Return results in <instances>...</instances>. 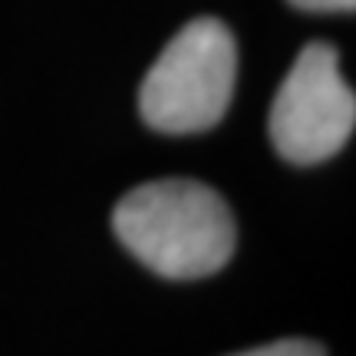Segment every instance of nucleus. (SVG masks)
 <instances>
[{"label": "nucleus", "instance_id": "7ed1b4c3", "mask_svg": "<svg viewBox=\"0 0 356 356\" xmlns=\"http://www.w3.org/2000/svg\"><path fill=\"white\" fill-rule=\"evenodd\" d=\"M356 126V96L330 43H310L270 106V142L293 165H317L343 149Z\"/></svg>", "mask_w": 356, "mask_h": 356}, {"label": "nucleus", "instance_id": "f257e3e1", "mask_svg": "<svg viewBox=\"0 0 356 356\" xmlns=\"http://www.w3.org/2000/svg\"><path fill=\"white\" fill-rule=\"evenodd\" d=\"M115 238L168 280L211 277L234 254L238 228L225 198L191 178H162L119 198Z\"/></svg>", "mask_w": 356, "mask_h": 356}, {"label": "nucleus", "instance_id": "f03ea898", "mask_svg": "<svg viewBox=\"0 0 356 356\" xmlns=\"http://www.w3.org/2000/svg\"><path fill=\"white\" fill-rule=\"evenodd\" d=\"M238 50L231 30L215 17L181 26L142 79V119L165 136H191L218 126L231 106Z\"/></svg>", "mask_w": 356, "mask_h": 356}, {"label": "nucleus", "instance_id": "39448f33", "mask_svg": "<svg viewBox=\"0 0 356 356\" xmlns=\"http://www.w3.org/2000/svg\"><path fill=\"white\" fill-rule=\"evenodd\" d=\"M291 3L307 13H350L356 7V0H291Z\"/></svg>", "mask_w": 356, "mask_h": 356}, {"label": "nucleus", "instance_id": "20e7f679", "mask_svg": "<svg viewBox=\"0 0 356 356\" xmlns=\"http://www.w3.org/2000/svg\"><path fill=\"white\" fill-rule=\"evenodd\" d=\"M231 356H323V346L314 343V340H300V337H291V340H277V343L254 346V350H244V353H231Z\"/></svg>", "mask_w": 356, "mask_h": 356}]
</instances>
